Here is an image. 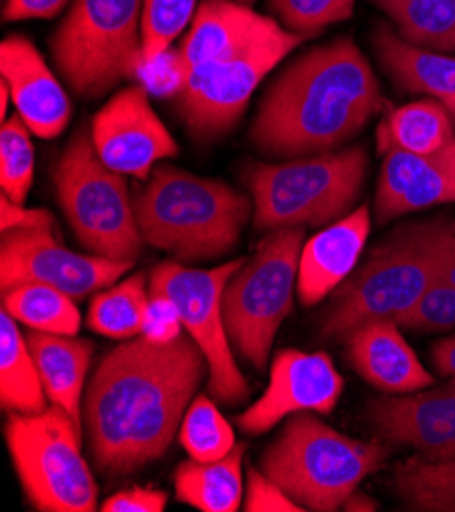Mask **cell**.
<instances>
[{"label": "cell", "instance_id": "cell-1", "mask_svg": "<svg viewBox=\"0 0 455 512\" xmlns=\"http://www.w3.org/2000/svg\"><path fill=\"white\" fill-rule=\"evenodd\" d=\"M209 372L186 333L174 341L125 339L94 370L82 417L100 472L127 476L160 459Z\"/></svg>", "mask_w": 455, "mask_h": 512}, {"label": "cell", "instance_id": "cell-2", "mask_svg": "<svg viewBox=\"0 0 455 512\" xmlns=\"http://www.w3.org/2000/svg\"><path fill=\"white\" fill-rule=\"evenodd\" d=\"M382 109L376 74L349 37L309 49L264 94L249 137L272 158H309L356 137Z\"/></svg>", "mask_w": 455, "mask_h": 512}, {"label": "cell", "instance_id": "cell-3", "mask_svg": "<svg viewBox=\"0 0 455 512\" xmlns=\"http://www.w3.org/2000/svg\"><path fill=\"white\" fill-rule=\"evenodd\" d=\"M147 245L178 262L221 258L235 247L251 215V202L223 180L158 166L133 198Z\"/></svg>", "mask_w": 455, "mask_h": 512}, {"label": "cell", "instance_id": "cell-4", "mask_svg": "<svg viewBox=\"0 0 455 512\" xmlns=\"http://www.w3.org/2000/svg\"><path fill=\"white\" fill-rule=\"evenodd\" d=\"M449 217L396 227L333 294L321 319L323 339L345 337L372 319L407 313L441 272L447 255Z\"/></svg>", "mask_w": 455, "mask_h": 512}, {"label": "cell", "instance_id": "cell-5", "mask_svg": "<svg viewBox=\"0 0 455 512\" xmlns=\"http://www.w3.org/2000/svg\"><path fill=\"white\" fill-rule=\"evenodd\" d=\"M388 455L382 441L353 439L298 413L264 451L262 470L305 510L333 512L384 466Z\"/></svg>", "mask_w": 455, "mask_h": 512}, {"label": "cell", "instance_id": "cell-6", "mask_svg": "<svg viewBox=\"0 0 455 512\" xmlns=\"http://www.w3.org/2000/svg\"><path fill=\"white\" fill-rule=\"evenodd\" d=\"M366 174L364 147L284 164H258L247 172V186L254 198V225L262 231H274L335 223L360 198Z\"/></svg>", "mask_w": 455, "mask_h": 512}, {"label": "cell", "instance_id": "cell-7", "mask_svg": "<svg viewBox=\"0 0 455 512\" xmlns=\"http://www.w3.org/2000/svg\"><path fill=\"white\" fill-rule=\"evenodd\" d=\"M58 202L76 239L90 253L135 262L143 247L123 174L98 158L92 135L80 127L54 170Z\"/></svg>", "mask_w": 455, "mask_h": 512}, {"label": "cell", "instance_id": "cell-8", "mask_svg": "<svg viewBox=\"0 0 455 512\" xmlns=\"http://www.w3.org/2000/svg\"><path fill=\"white\" fill-rule=\"evenodd\" d=\"M143 0H74L52 37L58 70L82 98L133 80L141 60Z\"/></svg>", "mask_w": 455, "mask_h": 512}, {"label": "cell", "instance_id": "cell-9", "mask_svg": "<svg viewBox=\"0 0 455 512\" xmlns=\"http://www.w3.org/2000/svg\"><path fill=\"white\" fill-rule=\"evenodd\" d=\"M302 245L305 227L274 229L223 292L231 345L260 372L266 370L274 337L292 311Z\"/></svg>", "mask_w": 455, "mask_h": 512}, {"label": "cell", "instance_id": "cell-10", "mask_svg": "<svg viewBox=\"0 0 455 512\" xmlns=\"http://www.w3.org/2000/svg\"><path fill=\"white\" fill-rule=\"evenodd\" d=\"M80 425L52 404L35 415L11 413L7 443L21 486L43 512H92L98 486L82 455Z\"/></svg>", "mask_w": 455, "mask_h": 512}, {"label": "cell", "instance_id": "cell-11", "mask_svg": "<svg viewBox=\"0 0 455 512\" xmlns=\"http://www.w3.org/2000/svg\"><path fill=\"white\" fill-rule=\"evenodd\" d=\"M243 264L245 260H231L211 270H198L168 260L149 276V290L166 294L176 304L186 333L205 353L209 394L223 404H239L249 396V384L235 364L223 321V292Z\"/></svg>", "mask_w": 455, "mask_h": 512}, {"label": "cell", "instance_id": "cell-12", "mask_svg": "<svg viewBox=\"0 0 455 512\" xmlns=\"http://www.w3.org/2000/svg\"><path fill=\"white\" fill-rule=\"evenodd\" d=\"M305 39L286 29L245 56L188 70L174 88V102L190 135L211 141L229 133L258 84Z\"/></svg>", "mask_w": 455, "mask_h": 512}, {"label": "cell", "instance_id": "cell-13", "mask_svg": "<svg viewBox=\"0 0 455 512\" xmlns=\"http://www.w3.org/2000/svg\"><path fill=\"white\" fill-rule=\"evenodd\" d=\"M135 262H117L94 253H78L58 241L56 229L5 231L0 241V286L39 282L74 300L113 286Z\"/></svg>", "mask_w": 455, "mask_h": 512}, {"label": "cell", "instance_id": "cell-14", "mask_svg": "<svg viewBox=\"0 0 455 512\" xmlns=\"http://www.w3.org/2000/svg\"><path fill=\"white\" fill-rule=\"evenodd\" d=\"M98 158L111 170L147 180L154 168L178 156V143L149 105L143 86H127L100 109L90 125Z\"/></svg>", "mask_w": 455, "mask_h": 512}, {"label": "cell", "instance_id": "cell-15", "mask_svg": "<svg viewBox=\"0 0 455 512\" xmlns=\"http://www.w3.org/2000/svg\"><path fill=\"white\" fill-rule=\"evenodd\" d=\"M343 392V378L325 351L282 349L276 353L262 398L235 419L247 435H262L284 417L298 413L329 415Z\"/></svg>", "mask_w": 455, "mask_h": 512}, {"label": "cell", "instance_id": "cell-16", "mask_svg": "<svg viewBox=\"0 0 455 512\" xmlns=\"http://www.w3.org/2000/svg\"><path fill=\"white\" fill-rule=\"evenodd\" d=\"M368 419L386 443L413 449L427 462L455 459V380L368 402Z\"/></svg>", "mask_w": 455, "mask_h": 512}, {"label": "cell", "instance_id": "cell-17", "mask_svg": "<svg viewBox=\"0 0 455 512\" xmlns=\"http://www.w3.org/2000/svg\"><path fill=\"white\" fill-rule=\"evenodd\" d=\"M286 29L233 0H202L192 25L172 60L174 88L192 68L249 54Z\"/></svg>", "mask_w": 455, "mask_h": 512}, {"label": "cell", "instance_id": "cell-18", "mask_svg": "<svg viewBox=\"0 0 455 512\" xmlns=\"http://www.w3.org/2000/svg\"><path fill=\"white\" fill-rule=\"evenodd\" d=\"M374 215L380 225L398 217L455 202V141L431 156H415L398 147L378 149Z\"/></svg>", "mask_w": 455, "mask_h": 512}, {"label": "cell", "instance_id": "cell-19", "mask_svg": "<svg viewBox=\"0 0 455 512\" xmlns=\"http://www.w3.org/2000/svg\"><path fill=\"white\" fill-rule=\"evenodd\" d=\"M0 72L19 117L33 135L54 139L64 133L72 119V102L27 37L11 35L3 41Z\"/></svg>", "mask_w": 455, "mask_h": 512}, {"label": "cell", "instance_id": "cell-20", "mask_svg": "<svg viewBox=\"0 0 455 512\" xmlns=\"http://www.w3.org/2000/svg\"><path fill=\"white\" fill-rule=\"evenodd\" d=\"M349 366L382 394H404L435 384L394 319H372L345 337Z\"/></svg>", "mask_w": 455, "mask_h": 512}, {"label": "cell", "instance_id": "cell-21", "mask_svg": "<svg viewBox=\"0 0 455 512\" xmlns=\"http://www.w3.org/2000/svg\"><path fill=\"white\" fill-rule=\"evenodd\" d=\"M372 229L370 207L362 204L302 245L296 290L305 306L323 302L358 268Z\"/></svg>", "mask_w": 455, "mask_h": 512}, {"label": "cell", "instance_id": "cell-22", "mask_svg": "<svg viewBox=\"0 0 455 512\" xmlns=\"http://www.w3.org/2000/svg\"><path fill=\"white\" fill-rule=\"evenodd\" d=\"M372 41L380 64L400 88L427 94L455 115V56L417 47L386 25L374 31Z\"/></svg>", "mask_w": 455, "mask_h": 512}, {"label": "cell", "instance_id": "cell-23", "mask_svg": "<svg viewBox=\"0 0 455 512\" xmlns=\"http://www.w3.org/2000/svg\"><path fill=\"white\" fill-rule=\"evenodd\" d=\"M27 345L49 402L82 425V396L92 360V341L76 335L31 331Z\"/></svg>", "mask_w": 455, "mask_h": 512}, {"label": "cell", "instance_id": "cell-24", "mask_svg": "<svg viewBox=\"0 0 455 512\" xmlns=\"http://www.w3.org/2000/svg\"><path fill=\"white\" fill-rule=\"evenodd\" d=\"M243 455L245 445L235 449L217 462H188L180 464L174 474L176 498L202 512H235L243 498Z\"/></svg>", "mask_w": 455, "mask_h": 512}, {"label": "cell", "instance_id": "cell-25", "mask_svg": "<svg viewBox=\"0 0 455 512\" xmlns=\"http://www.w3.org/2000/svg\"><path fill=\"white\" fill-rule=\"evenodd\" d=\"M451 113L439 100H415L392 109L376 129L378 149L398 147L415 156H431L455 141Z\"/></svg>", "mask_w": 455, "mask_h": 512}, {"label": "cell", "instance_id": "cell-26", "mask_svg": "<svg viewBox=\"0 0 455 512\" xmlns=\"http://www.w3.org/2000/svg\"><path fill=\"white\" fill-rule=\"evenodd\" d=\"M47 394L17 321L0 315V404L5 411L35 415L47 408Z\"/></svg>", "mask_w": 455, "mask_h": 512}, {"label": "cell", "instance_id": "cell-27", "mask_svg": "<svg viewBox=\"0 0 455 512\" xmlns=\"http://www.w3.org/2000/svg\"><path fill=\"white\" fill-rule=\"evenodd\" d=\"M417 47L441 54L455 51V0H370Z\"/></svg>", "mask_w": 455, "mask_h": 512}, {"label": "cell", "instance_id": "cell-28", "mask_svg": "<svg viewBox=\"0 0 455 512\" xmlns=\"http://www.w3.org/2000/svg\"><path fill=\"white\" fill-rule=\"evenodd\" d=\"M3 311L17 323L41 333L78 335L82 323L72 296L39 282H25L3 290Z\"/></svg>", "mask_w": 455, "mask_h": 512}, {"label": "cell", "instance_id": "cell-29", "mask_svg": "<svg viewBox=\"0 0 455 512\" xmlns=\"http://www.w3.org/2000/svg\"><path fill=\"white\" fill-rule=\"evenodd\" d=\"M147 304L145 276L133 274L103 292H96L88 309V327L111 339H133L143 331Z\"/></svg>", "mask_w": 455, "mask_h": 512}, {"label": "cell", "instance_id": "cell-30", "mask_svg": "<svg viewBox=\"0 0 455 512\" xmlns=\"http://www.w3.org/2000/svg\"><path fill=\"white\" fill-rule=\"evenodd\" d=\"M392 488L409 510L455 512V459L427 462L415 455L394 468Z\"/></svg>", "mask_w": 455, "mask_h": 512}, {"label": "cell", "instance_id": "cell-31", "mask_svg": "<svg viewBox=\"0 0 455 512\" xmlns=\"http://www.w3.org/2000/svg\"><path fill=\"white\" fill-rule=\"evenodd\" d=\"M180 443L196 462H217L235 449V435L209 396H196L180 425Z\"/></svg>", "mask_w": 455, "mask_h": 512}, {"label": "cell", "instance_id": "cell-32", "mask_svg": "<svg viewBox=\"0 0 455 512\" xmlns=\"http://www.w3.org/2000/svg\"><path fill=\"white\" fill-rule=\"evenodd\" d=\"M198 0H143L141 60L143 68L160 62L170 45L196 15Z\"/></svg>", "mask_w": 455, "mask_h": 512}, {"label": "cell", "instance_id": "cell-33", "mask_svg": "<svg viewBox=\"0 0 455 512\" xmlns=\"http://www.w3.org/2000/svg\"><path fill=\"white\" fill-rule=\"evenodd\" d=\"M31 135L33 131L19 115L7 119L0 129V186L17 204H25L33 184L35 147Z\"/></svg>", "mask_w": 455, "mask_h": 512}, {"label": "cell", "instance_id": "cell-34", "mask_svg": "<svg viewBox=\"0 0 455 512\" xmlns=\"http://www.w3.org/2000/svg\"><path fill=\"white\" fill-rule=\"evenodd\" d=\"M447 260V255H445ZM400 329L441 333L455 331V284L449 280L445 264L441 272L433 278L423 296L411 309L394 319Z\"/></svg>", "mask_w": 455, "mask_h": 512}, {"label": "cell", "instance_id": "cell-35", "mask_svg": "<svg viewBox=\"0 0 455 512\" xmlns=\"http://www.w3.org/2000/svg\"><path fill=\"white\" fill-rule=\"evenodd\" d=\"M268 5L288 31L313 37L333 23L347 21L356 0H268Z\"/></svg>", "mask_w": 455, "mask_h": 512}, {"label": "cell", "instance_id": "cell-36", "mask_svg": "<svg viewBox=\"0 0 455 512\" xmlns=\"http://www.w3.org/2000/svg\"><path fill=\"white\" fill-rule=\"evenodd\" d=\"M245 512H302L296 504L272 478L256 468L247 470V490H245Z\"/></svg>", "mask_w": 455, "mask_h": 512}, {"label": "cell", "instance_id": "cell-37", "mask_svg": "<svg viewBox=\"0 0 455 512\" xmlns=\"http://www.w3.org/2000/svg\"><path fill=\"white\" fill-rule=\"evenodd\" d=\"M182 329L184 325L176 304L166 294L149 290V304L141 335L151 341L166 343L178 339L182 335Z\"/></svg>", "mask_w": 455, "mask_h": 512}, {"label": "cell", "instance_id": "cell-38", "mask_svg": "<svg viewBox=\"0 0 455 512\" xmlns=\"http://www.w3.org/2000/svg\"><path fill=\"white\" fill-rule=\"evenodd\" d=\"M168 504V494L154 488H129L111 498L100 506L105 512H164Z\"/></svg>", "mask_w": 455, "mask_h": 512}, {"label": "cell", "instance_id": "cell-39", "mask_svg": "<svg viewBox=\"0 0 455 512\" xmlns=\"http://www.w3.org/2000/svg\"><path fill=\"white\" fill-rule=\"evenodd\" d=\"M0 229H56L54 215L45 209H25L23 204L13 202L3 194L0 198Z\"/></svg>", "mask_w": 455, "mask_h": 512}, {"label": "cell", "instance_id": "cell-40", "mask_svg": "<svg viewBox=\"0 0 455 512\" xmlns=\"http://www.w3.org/2000/svg\"><path fill=\"white\" fill-rule=\"evenodd\" d=\"M68 0H5V21H31V19H54Z\"/></svg>", "mask_w": 455, "mask_h": 512}, {"label": "cell", "instance_id": "cell-41", "mask_svg": "<svg viewBox=\"0 0 455 512\" xmlns=\"http://www.w3.org/2000/svg\"><path fill=\"white\" fill-rule=\"evenodd\" d=\"M431 360L441 376L455 380V335L445 337L433 345Z\"/></svg>", "mask_w": 455, "mask_h": 512}, {"label": "cell", "instance_id": "cell-42", "mask_svg": "<svg viewBox=\"0 0 455 512\" xmlns=\"http://www.w3.org/2000/svg\"><path fill=\"white\" fill-rule=\"evenodd\" d=\"M341 510H349V512H374V510H378V502H376L372 496L360 492V488H358L356 492H353V494L343 502Z\"/></svg>", "mask_w": 455, "mask_h": 512}, {"label": "cell", "instance_id": "cell-43", "mask_svg": "<svg viewBox=\"0 0 455 512\" xmlns=\"http://www.w3.org/2000/svg\"><path fill=\"white\" fill-rule=\"evenodd\" d=\"M445 270L449 280L455 284V217H449L447 225V260H445Z\"/></svg>", "mask_w": 455, "mask_h": 512}, {"label": "cell", "instance_id": "cell-44", "mask_svg": "<svg viewBox=\"0 0 455 512\" xmlns=\"http://www.w3.org/2000/svg\"><path fill=\"white\" fill-rule=\"evenodd\" d=\"M9 96H11V92H9L7 84L3 82V84H0V115H3V123L7 121V107H9Z\"/></svg>", "mask_w": 455, "mask_h": 512}, {"label": "cell", "instance_id": "cell-45", "mask_svg": "<svg viewBox=\"0 0 455 512\" xmlns=\"http://www.w3.org/2000/svg\"><path fill=\"white\" fill-rule=\"evenodd\" d=\"M245 3H249V0H245Z\"/></svg>", "mask_w": 455, "mask_h": 512}]
</instances>
